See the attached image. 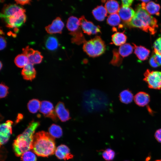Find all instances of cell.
<instances>
[{
	"mask_svg": "<svg viewBox=\"0 0 161 161\" xmlns=\"http://www.w3.org/2000/svg\"><path fill=\"white\" fill-rule=\"evenodd\" d=\"M56 149L55 138L49 133L42 131L34 134L32 150L37 155L47 157L54 154Z\"/></svg>",
	"mask_w": 161,
	"mask_h": 161,
	"instance_id": "obj_1",
	"label": "cell"
},
{
	"mask_svg": "<svg viewBox=\"0 0 161 161\" xmlns=\"http://www.w3.org/2000/svg\"><path fill=\"white\" fill-rule=\"evenodd\" d=\"M40 124L39 122L32 120L24 131L17 136L13 143V150L16 156H21L25 152L32 149L34 133Z\"/></svg>",
	"mask_w": 161,
	"mask_h": 161,
	"instance_id": "obj_2",
	"label": "cell"
},
{
	"mask_svg": "<svg viewBox=\"0 0 161 161\" xmlns=\"http://www.w3.org/2000/svg\"><path fill=\"white\" fill-rule=\"evenodd\" d=\"M157 22V19L143 9L140 5L137 8L131 21L126 24L130 27L138 28L154 35L158 27Z\"/></svg>",
	"mask_w": 161,
	"mask_h": 161,
	"instance_id": "obj_3",
	"label": "cell"
},
{
	"mask_svg": "<svg viewBox=\"0 0 161 161\" xmlns=\"http://www.w3.org/2000/svg\"><path fill=\"white\" fill-rule=\"evenodd\" d=\"M25 10L16 4L5 5L0 13L7 27L17 28L21 26L26 21Z\"/></svg>",
	"mask_w": 161,
	"mask_h": 161,
	"instance_id": "obj_4",
	"label": "cell"
},
{
	"mask_svg": "<svg viewBox=\"0 0 161 161\" xmlns=\"http://www.w3.org/2000/svg\"><path fill=\"white\" fill-rule=\"evenodd\" d=\"M83 49L89 57L94 58L103 54L106 50V47L100 37L96 36L84 43Z\"/></svg>",
	"mask_w": 161,
	"mask_h": 161,
	"instance_id": "obj_5",
	"label": "cell"
},
{
	"mask_svg": "<svg viewBox=\"0 0 161 161\" xmlns=\"http://www.w3.org/2000/svg\"><path fill=\"white\" fill-rule=\"evenodd\" d=\"M143 80L148 87L156 89H161V71L147 69L144 74Z\"/></svg>",
	"mask_w": 161,
	"mask_h": 161,
	"instance_id": "obj_6",
	"label": "cell"
},
{
	"mask_svg": "<svg viewBox=\"0 0 161 161\" xmlns=\"http://www.w3.org/2000/svg\"><path fill=\"white\" fill-rule=\"evenodd\" d=\"M80 25L83 32L89 35L97 34L101 32L100 27L86 19L84 16L79 18Z\"/></svg>",
	"mask_w": 161,
	"mask_h": 161,
	"instance_id": "obj_7",
	"label": "cell"
},
{
	"mask_svg": "<svg viewBox=\"0 0 161 161\" xmlns=\"http://www.w3.org/2000/svg\"><path fill=\"white\" fill-rule=\"evenodd\" d=\"M39 110L45 117L49 118L54 121H57L58 117L53 104L47 100L42 101Z\"/></svg>",
	"mask_w": 161,
	"mask_h": 161,
	"instance_id": "obj_8",
	"label": "cell"
},
{
	"mask_svg": "<svg viewBox=\"0 0 161 161\" xmlns=\"http://www.w3.org/2000/svg\"><path fill=\"white\" fill-rule=\"evenodd\" d=\"M13 122L7 120L5 123L1 124L0 126V138L1 145L6 143L12 134V125Z\"/></svg>",
	"mask_w": 161,
	"mask_h": 161,
	"instance_id": "obj_9",
	"label": "cell"
},
{
	"mask_svg": "<svg viewBox=\"0 0 161 161\" xmlns=\"http://www.w3.org/2000/svg\"><path fill=\"white\" fill-rule=\"evenodd\" d=\"M23 54L28 58L29 63L33 65L40 63L43 59V56L41 52L38 50H35L27 46L22 49Z\"/></svg>",
	"mask_w": 161,
	"mask_h": 161,
	"instance_id": "obj_10",
	"label": "cell"
},
{
	"mask_svg": "<svg viewBox=\"0 0 161 161\" xmlns=\"http://www.w3.org/2000/svg\"><path fill=\"white\" fill-rule=\"evenodd\" d=\"M55 110L58 117L61 121L66 122L71 118L69 110L63 102L59 101L57 103Z\"/></svg>",
	"mask_w": 161,
	"mask_h": 161,
	"instance_id": "obj_11",
	"label": "cell"
},
{
	"mask_svg": "<svg viewBox=\"0 0 161 161\" xmlns=\"http://www.w3.org/2000/svg\"><path fill=\"white\" fill-rule=\"evenodd\" d=\"M64 27V24L59 17H57L53 21L52 23L45 27L46 31L49 33H60Z\"/></svg>",
	"mask_w": 161,
	"mask_h": 161,
	"instance_id": "obj_12",
	"label": "cell"
},
{
	"mask_svg": "<svg viewBox=\"0 0 161 161\" xmlns=\"http://www.w3.org/2000/svg\"><path fill=\"white\" fill-rule=\"evenodd\" d=\"M118 13L122 21L127 24L131 21L135 15V12L131 7H121Z\"/></svg>",
	"mask_w": 161,
	"mask_h": 161,
	"instance_id": "obj_13",
	"label": "cell"
},
{
	"mask_svg": "<svg viewBox=\"0 0 161 161\" xmlns=\"http://www.w3.org/2000/svg\"><path fill=\"white\" fill-rule=\"evenodd\" d=\"M55 153L57 157L60 160H68L73 157V155L70 153L69 147L64 144L58 146L56 149Z\"/></svg>",
	"mask_w": 161,
	"mask_h": 161,
	"instance_id": "obj_14",
	"label": "cell"
},
{
	"mask_svg": "<svg viewBox=\"0 0 161 161\" xmlns=\"http://www.w3.org/2000/svg\"><path fill=\"white\" fill-rule=\"evenodd\" d=\"M33 65L29 62L23 67L21 74L24 80L32 81L35 78L36 72Z\"/></svg>",
	"mask_w": 161,
	"mask_h": 161,
	"instance_id": "obj_15",
	"label": "cell"
},
{
	"mask_svg": "<svg viewBox=\"0 0 161 161\" xmlns=\"http://www.w3.org/2000/svg\"><path fill=\"white\" fill-rule=\"evenodd\" d=\"M134 100L137 105L140 106H144L148 104L150 101V97L147 93L140 92L134 97Z\"/></svg>",
	"mask_w": 161,
	"mask_h": 161,
	"instance_id": "obj_16",
	"label": "cell"
},
{
	"mask_svg": "<svg viewBox=\"0 0 161 161\" xmlns=\"http://www.w3.org/2000/svg\"><path fill=\"white\" fill-rule=\"evenodd\" d=\"M133 45L134 53L139 59L142 61L146 60L149 55L150 50L144 47L137 46L133 43Z\"/></svg>",
	"mask_w": 161,
	"mask_h": 161,
	"instance_id": "obj_17",
	"label": "cell"
},
{
	"mask_svg": "<svg viewBox=\"0 0 161 161\" xmlns=\"http://www.w3.org/2000/svg\"><path fill=\"white\" fill-rule=\"evenodd\" d=\"M66 26L70 32H74L81 29L79 19L74 16H71L68 18Z\"/></svg>",
	"mask_w": 161,
	"mask_h": 161,
	"instance_id": "obj_18",
	"label": "cell"
},
{
	"mask_svg": "<svg viewBox=\"0 0 161 161\" xmlns=\"http://www.w3.org/2000/svg\"><path fill=\"white\" fill-rule=\"evenodd\" d=\"M107 12L102 5L97 6L92 11V15L95 18L99 21H102L106 16Z\"/></svg>",
	"mask_w": 161,
	"mask_h": 161,
	"instance_id": "obj_19",
	"label": "cell"
},
{
	"mask_svg": "<svg viewBox=\"0 0 161 161\" xmlns=\"http://www.w3.org/2000/svg\"><path fill=\"white\" fill-rule=\"evenodd\" d=\"M105 7L107 12L110 14L118 13L120 8L118 2L113 0L106 1Z\"/></svg>",
	"mask_w": 161,
	"mask_h": 161,
	"instance_id": "obj_20",
	"label": "cell"
},
{
	"mask_svg": "<svg viewBox=\"0 0 161 161\" xmlns=\"http://www.w3.org/2000/svg\"><path fill=\"white\" fill-rule=\"evenodd\" d=\"M127 38V36L124 33V32H116L112 36V43L116 46H121L125 44Z\"/></svg>",
	"mask_w": 161,
	"mask_h": 161,
	"instance_id": "obj_21",
	"label": "cell"
},
{
	"mask_svg": "<svg viewBox=\"0 0 161 161\" xmlns=\"http://www.w3.org/2000/svg\"><path fill=\"white\" fill-rule=\"evenodd\" d=\"M69 34L72 36L71 41L77 45L84 43L86 41L82 32L81 29L73 32H69Z\"/></svg>",
	"mask_w": 161,
	"mask_h": 161,
	"instance_id": "obj_22",
	"label": "cell"
},
{
	"mask_svg": "<svg viewBox=\"0 0 161 161\" xmlns=\"http://www.w3.org/2000/svg\"><path fill=\"white\" fill-rule=\"evenodd\" d=\"M160 7L159 4L152 1H150L146 4L145 10L150 14L159 16Z\"/></svg>",
	"mask_w": 161,
	"mask_h": 161,
	"instance_id": "obj_23",
	"label": "cell"
},
{
	"mask_svg": "<svg viewBox=\"0 0 161 161\" xmlns=\"http://www.w3.org/2000/svg\"><path fill=\"white\" fill-rule=\"evenodd\" d=\"M133 98V94L129 89L124 90L122 91L119 94L120 100L122 103L126 104L131 103Z\"/></svg>",
	"mask_w": 161,
	"mask_h": 161,
	"instance_id": "obj_24",
	"label": "cell"
},
{
	"mask_svg": "<svg viewBox=\"0 0 161 161\" xmlns=\"http://www.w3.org/2000/svg\"><path fill=\"white\" fill-rule=\"evenodd\" d=\"M59 46L57 38L54 36H50L47 37L45 41V46L49 50L53 51L57 49Z\"/></svg>",
	"mask_w": 161,
	"mask_h": 161,
	"instance_id": "obj_25",
	"label": "cell"
},
{
	"mask_svg": "<svg viewBox=\"0 0 161 161\" xmlns=\"http://www.w3.org/2000/svg\"><path fill=\"white\" fill-rule=\"evenodd\" d=\"M133 49V47L130 44L126 43L120 46L118 51L119 54L123 58L131 54L132 52Z\"/></svg>",
	"mask_w": 161,
	"mask_h": 161,
	"instance_id": "obj_26",
	"label": "cell"
},
{
	"mask_svg": "<svg viewBox=\"0 0 161 161\" xmlns=\"http://www.w3.org/2000/svg\"><path fill=\"white\" fill-rule=\"evenodd\" d=\"M41 105L40 101L36 99H33L29 101L27 107L29 111L32 113H36L39 110Z\"/></svg>",
	"mask_w": 161,
	"mask_h": 161,
	"instance_id": "obj_27",
	"label": "cell"
},
{
	"mask_svg": "<svg viewBox=\"0 0 161 161\" xmlns=\"http://www.w3.org/2000/svg\"><path fill=\"white\" fill-rule=\"evenodd\" d=\"M49 134L54 138H59L63 134L61 127L57 125L52 124L48 129Z\"/></svg>",
	"mask_w": 161,
	"mask_h": 161,
	"instance_id": "obj_28",
	"label": "cell"
},
{
	"mask_svg": "<svg viewBox=\"0 0 161 161\" xmlns=\"http://www.w3.org/2000/svg\"><path fill=\"white\" fill-rule=\"evenodd\" d=\"M29 62L28 57L23 54L17 55L14 59V63L19 68H23Z\"/></svg>",
	"mask_w": 161,
	"mask_h": 161,
	"instance_id": "obj_29",
	"label": "cell"
},
{
	"mask_svg": "<svg viewBox=\"0 0 161 161\" xmlns=\"http://www.w3.org/2000/svg\"><path fill=\"white\" fill-rule=\"evenodd\" d=\"M149 62L150 66L154 68L161 66V55L154 51Z\"/></svg>",
	"mask_w": 161,
	"mask_h": 161,
	"instance_id": "obj_30",
	"label": "cell"
},
{
	"mask_svg": "<svg viewBox=\"0 0 161 161\" xmlns=\"http://www.w3.org/2000/svg\"><path fill=\"white\" fill-rule=\"evenodd\" d=\"M121 19L118 13L111 14L109 15L107 19V22L111 26H117L120 24Z\"/></svg>",
	"mask_w": 161,
	"mask_h": 161,
	"instance_id": "obj_31",
	"label": "cell"
},
{
	"mask_svg": "<svg viewBox=\"0 0 161 161\" xmlns=\"http://www.w3.org/2000/svg\"><path fill=\"white\" fill-rule=\"evenodd\" d=\"M34 153L30 151L25 152L21 156V160L23 161H36V157Z\"/></svg>",
	"mask_w": 161,
	"mask_h": 161,
	"instance_id": "obj_32",
	"label": "cell"
},
{
	"mask_svg": "<svg viewBox=\"0 0 161 161\" xmlns=\"http://www.w3.org/2000/svg\"><path fill=\"white\" fill-rule=\"evenodd\" d=\"M113 56L110 64L115 66H119L122 62V59L120 56L118 51L116 49L113 50Z\"/></svg>",
	"mask_w": 161,
	"mask_h": 161,
	"instance_id": "obj_33",
	"label": "cell"
},
{
	"mask_svg": "<svg viewBox=\"0 0 161 161\" xmlns=\"http://www.w3.org/2000/svg\"><path fill=\"white\" fill-rule=\"evenodd\" d=\"M115 155L114 151L111 148L106 149L102 154L103 158L106 161L112 160L114 159Z\"/></svg>",
	"mask_w": 161,
	"mask_h": 161,
	"instance_id": "obj_34",
	"label": "cell"
},
{
	"mask_svg": "<svg viewBox=\"0 0 161 161\" xmlns=\"http://www.w3.org/2000/svg\"><path fill=\"white\" fill-rule=\"evenodd\" d=\"M9 87L5 84L1 82L0 85V97L1 98L6 97L9 93Z\"/></svg>",
	"mask_w": 161,
	"mask_h": 161,
	"instance_id": "obj_35",
	"label": "cell"
},
{
	"mask_svg": "<svg viewBox=\"0 0 161 161\" xmlns=\"http://www.w3.org/2000/svg\"><path fill=\"white\" fill-rule=\"evenodd\" d=\"M153 47L154 51L161 55V37L157 38L154 42Z\"/></svg>",
	"mask_w": 161,
	"mask_h": 161,
	"instance_id": "obj_36",
	"label": "cell"
},
{
	"mask_svg": "<svg viewBox=\"0 0 161 161\" xmlns=\"http://www.w3.org/2000/svg\"><path fill=\"white\" fill-rule=\"evenodd\" d=\"M155 139L159 143H161V129L157 130L154 133Z\"/></svg>",
	"mask_w": 161,
	"mask_h": 161,
	"instance_id": "obj_37",
	"label": "cell"
},
{
	"mask_svg": "<svg viewBox=\"0 0 161 161\" xmlns=\"http://www.w3.org/2000/svg\"><path fill=\"white\" fill-rule=\"evenodd\" d=\"M133 1H134L132 0H122V7H129L132 4Z\"/></svg>",
	"mask_w": 161,
	"mask_h": 161,
	"instance_id": "obj_38",
	"label": "cell"
},
{
	"mask_svg": "<svg viewBox=\"0 0 161 161\" xmlns=\"http://www.w3.org/2000/svg\"><path fill=\"white\" fill-rule=\"evenodd\" d=\"M0 50L4 49L6 47V42L4 37L2 36H0Z\"/></svg>",
	"mask_w": 161,
	"mask_h": 161,
	"instance_id": "obj_39",
	"label": "cell"
},
{
	"mask_svg": "<svg viewBox=\"0 0 161 161\" xmlns=\"http://www.w3.org/2000/svg\"><path fill=\"white\" fill-rule=\"evenodd\" d=\"M15 1L18 4H19L22 5H24L26 4H30L31 1L30 0H15Z\"/></svg>",
	"mask_w": 161,
	"mask_h": 161,
	"instance_id": "obj_40",
	"label": "cell"
},
{
	"mask_svg": "<svg viewBox=\"0 0 161 161\" xmlns=\"http://www.w3.org/2000/svg\"><path fill=\"white\" fill-rule=\"evenodd\" d=\"M23 118V115L21 114H18L17 116V119L16 120V122H18L19 121L22 119Z\"/></svg>",
	"mask_w": 161,
	"mask_h": 161,
	"instance_id": "obj_41",
	"label": "cell"
},
{
	"mask_svg": "<svg viewBox=\"0 0 161 161\" xmlns=\"http://www.w3.org/2000/svg\"><path fill=\"white\" fill-rule=\"evenodd\" d=\"M142 2L146 3V2H148L150 1V0H141V1Z\"/></svg>",
	"mask_w": 161,
	"mask_h": 161,
	"instance_id": "obj_42",
	"label": "cell"
},
{
	"mask_svg": "<svg viewBox=\"0 0 161 161\" xmlns=\"http://www.w3.org/2000/svg\"><path fill=\"white\" fill-rule=\"evenodd\" d=\"M150 159V157L148 156L146 159V161H148Z\"/></svg>",
	"mask_w": 161,
	"mask_h": 161,
	"instance_id": "obj_43",
	"label": "cell"
},
{
	"mask_svg": "<svg viewBox=\"0 0 161 161\" xmlns=\"http://www.w3.org/2000/svg\"><path fill=\"white\" fill-rule=\"evenodd\" d=\"M0 70L1 69V68L2 67V64L1 63V61H0Z\"/></svg>",
	"mask_w": 161,
	"mask_h": 161,
	"instance_id": "obj_44",
	"label": "cell"
},
{
	"mask_svg": "<svg viewBox=\"0 0 161 161\" xmlns=\"http://www.w3.org/2000/svg\"><path fill=\"white\" fill-rule=\"evenodd\" d=\"M154 161H161V159L157 160Z\"/></svg>",
	"mask_w": 161,
	"mask_h": 161,
	"instance_id": "obj_45",
	"label": "cell"
},
{
	"mask_svg": "<svg viewBox=\"0 0 161 161\" xmlns=\"http://www.w3.org/2000/svg\"><path fill=\"white\" fill-rule=\"evenodd\" d=\"M124 161H128V160H125Z\"/></svg>",
	"mask_w": 161,
	"mask_h": 161,
	"instance_id": "obj_46",
	"label": "cell"
}]
</instances>
